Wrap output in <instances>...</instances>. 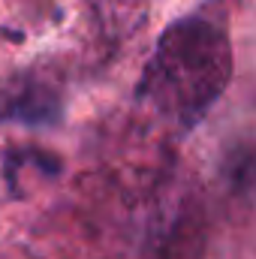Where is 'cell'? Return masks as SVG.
Returning <instances> with one entry per match:
<instances>
[{
  "mask_svg": "<svg viewBox=\"0 0 256 259\" xmlns=\"http://www.w3.org/2000/svg\"><path fill=\"white\" fill-rule=\"evenodd\" d=\"M229 75L232 52L226 36L202 18H184L160 36L139 91L154 94L160 106L184 118H196L217 100Z\"/></svg>",
  "mask_w": 256,
  "mask_h": 259,
  "instance_id": "1",
  "label": "cell"
},
{
  "mask_svg": "<svg viewBox=\"0 0 256 259\" xmlns=\"http://www.w3.org/2000/svg\"><path fill=\"white\" fill-rule=\"evenodd\" d=\"M58 115H61L58 97L49 88H42V84H21L12 94H0V118L49 124Z\"/></svg>",
  "mask_w": 256,
  "mask_h": 259,
  "instance_id": "2",
  "label": "cell"
}]
</instances>
